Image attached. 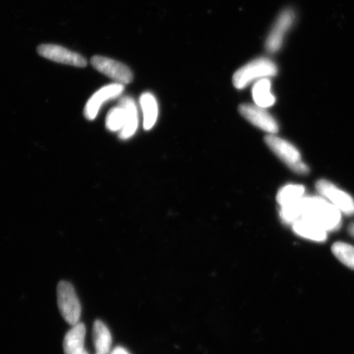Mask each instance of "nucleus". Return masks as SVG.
<instances>
[{
	"label": "nucleus",
	"instance_id": "f257e3e1",
	"mask_svg": "<svg viewBox=\"0 0 354 354\" xmlns=\"http://www.w3.org/2000/svg\"><path fill=\"white\" fill-rule=\"evenodd\" d=\"M299 209L300 219L312 221L326 232L337 231L342 227V212L321 196H304L299 201Z\"/></svg>",
	"mask_w": 354,
	"mask_h": 354
},
{
	"label": "nucleus",
	"instance_id": "f03ea898",
	"mask_svg": "<svg viewBox=\"0 0 354 354\" xmlns=\"http://www.w3.org/2000/svg\"><path fill=\"white\" fill-rule=\"evenodd\" d=\"M277 66L272 60L267 57H260L250 62L234 74L233 84L234 87L242 90L252 82H258L261 79L275 77L277 74Z\"/></svg>",
	"mask_w": 354,
	"mask_h": 354
},
{
	"label": "nucleus",
	"instance_id": "7ed1b4c3",
	"mask_svg": "<svg viewBox=\"0 0 354 354\" xmlns=\"http://www.w3.org/2000/svg\"><path fill=\"white\" fill-rule=\"evenodd\" d=\"M265 142L272 151L281 159L283 162L293 170L296 174L305 175L309 172L308 167L305 165L301 158V154L295 147L284 139L276 135H268L266 136Z\"/></svg>",
	"mask_w": 354,
	"mask_h": 354
},
{
	"label": "nucleus",
	"instance_id": "20e7f679",
	"mask_svg": "<svg viewBox=\"0 0 354 354\" xmlns=\"http://www.w3.org/2000/svg\"><path fill=\"white\" fill-rule=\"evenodd\" d=\"M57 299L64 320L72 326L77 324L82 315V306L74 287L68 281L59 282L57 288Z\"/></svg>",
	"mask_w": 354,
	"mask_h": 354
},
{
	"label": "nucleus",
	"instance_id": "39448f33",
	"mask_svg": "<svg viewBox=\"0 0 354 354\" xmlns=\"http://www.w3.org/2000/svg\"><path fill=\"white\" fill-rule=\"evenodd\" d=\"M316 188L320 196L342 212V214L346 216L354 214V199L348 193L326 180H318Z\"/></svg>",
	"mask_w": 354,
	"mask_h": 354
},
{
	"label": "nucleus",
	"instance_id": "423d86ee",
	"mask_svg": "<svg viewBox=\"0 0 354 354\" xmlns=\"http://www.w3.org/2000/svg\"><path fill=\"white\" fill-rule=\"evenodd\" d=\"M91 64L98 72L113 79L115 82L121 83L125 86L133 81L131 69L120 62L107 57L96 55L92 57Z\"/></svg>",
	"mask_w": 354,
	"mask_h": 354
},
{
	"label": "nucleus",
	"instance_id": "0eeeda50",
	"mask_svg": "<svg viewBox=\"0 0 354 354\" xmlns=\"http://www.w3.org/2000/svg\"><path fill=\"white\" fill-rule=\"evenodd\" d=\"M124 90H125V86L118 82L109 84V85L100 88L91 97L86 104L85 110H84L86 118L90 121L95 120L104 104L120 97Z\"/></svg>",
	"mask_w": 354,
	"mask_h": 354
},
{
	"label": "nucleus",
	"instance_id": "6e6552de",
	"mask_svg": "<svg viewBox=\"0 0 354 354\" xmlns=\"http://www.w3.org/2000/svg\"><path fill=\"white\" fill-rule=\"evenodd\" d=\"M239 112L248 122L259 127V129L269 133V135H276L279 131L275 118L266 109L256 104H245L239 107Z\"/></svg>",
	"mask_w": 354,
	"mask_h": 354
},
{
	"label": "nucleus",
	"instance_id": "1a4fd4ad",
	"mask_svg": "<svg viewBox=\"0 0 354 354\" xmlns=\"http://www.w3.org/2000/svg\"><path fill=\"white\" fill-rule=\"evenodd\" d=\"M37 51L39 55L56 63L77 66V68H85L87 66L85 57L57 44H41L38 47Z\"/></svg>",
	"mask_w": 354,
	"mask_h": 354
},
{
	"label": "nucleus",
	"instance_id": "9d476101",
	"mask_svg": "<svg viewBox=\"0 0 354 354\" xmlns=\"http://www.w3.org/2000/svg\"><path fill=\"white\" fill-rule=\"evenodd\" d=\"M294 19L295 13L290 10L281 13L266 41V48L268 52L276 53L280 50L287 30L293 24Z\"/></svg>",
	"mask_w": 354,
	"mask_h": 354
},
{
	"label": "nucleus",
	"instance_id": "9b49d317",
	"mask_svg": "<svg viewBox=\"0 0 354 354\" xmlns=\"http://www.w3.org/2000/svg\"><path fill=\"white\" fill-rule=\"evenodd\" d=\"M119 105L125 112V125L122 131L119 133L122 140H128L134 136L139 127V113L134 99L130 96H125L119 102Z\"/></svg>",
	"mask_w": 354,
	"mask_h": 354
},
{
	"label": "nucleus",
	"instance_id": "f8f14e48",
	"mask_svg": "<svg viewBox=\"0 0 354 354\" xmlns=\"http://www.w3.org/2000/svg\"><path fill=\"white\" fill-rule=\"evenodd\" d=\"M86 335V326L78 322L73 326L64 340V351L65 354H81L85 351V339Z\"/></svg>",
	"mask_w": 354,
	"mask_h": 354
},
{
	"label": "nucleus",
	"instance_id": "ddd939ff",
	"mask_svg": "<svg viewBox=\"0 0 354 354\" xmlns=\"http://www.w3.org/2000/svg\"><path fill=\"white\" fill-rule=\"evenodd\" d=\"M292 228L298 236L308 239V240L324 242L327 239V232L320 225L313 221L301 218L292 225Z\"/></svg>",
	"mask_w": 354,
	"mask_h": 354
},
{
	"label": "nucleus",
	"instance_id": "4468645a",
	"mask_svg": "<svg viewBox=\"0 0 354 354\" xmlns=\"http://www.w3.org/2000/svg\"><path fill=\"white\" fill-rule=\"evenodd\" d=\"M140 104L143 114V127L145 131L153 129L158 118V104L152 93H144L140 96Z\"/></svg>",
	"mask_w": 354,
	"mask_h": 354
},
{
	"label": "nucleus",
	"instance_id": "2eb2a0df",
	"mask_svg": "<svg viewBox=\"0 0 354 354\" xmlns=\"http://www.w3.org/2000/svg\"><path fill=\"white\" fill-rule=\"evenodd\" d=\"M271 88L272 83L268 78L261 79L256 82L252 91L256 105L267 109L275 104L276 98L272 95Z\"/></svg>",
	"mask_w": 354,
	"mask_h": 354
},
{
	"label": "nucleus",
	"instance_id": "dca6fc26",
	"mask_svg": "<svg viewBox=\"0 0 354 354\" xmlns=\"http://www.w3.org/2000/svg\"><path fill=\"white\" fill-rule=\"evenodd\" d=\"M93 339L97 354H109L112 346V335L103 322L97 320L93 328Z\"/></svg>",
	"mask_w": 354,
	"mask_h": 354
},
{
	"label": "nucleus",
	"instance_id": "f3484780",
	"mask_svg": "<svg viewBox=\"0 0 354 354\" xmlns=\"http://www.w3.org/2000/svg\"><path fill=\"white\" fill-rule=\"evenodd\" d=\"M304 196L305 188L302 185H288L278 192L277 201L282 207L298 202Z\"/></svg>",
	"mask_w": 354,
	"mask_h": 354
},
{
	"label": "nucleus",
	"instance_id": "a211bd4d",
	"mask_svg": "<svg viewBox=\"0 0 354 354\" xmlns=\"http://www.w3.org/2000/svg\"><path fill=\"white\" fill-rule=\"evenodd\" d=\"M331 250L340 262L354 270V246L344 242H336L332 245Z\"/></svg>",
	"mask_w": 354,
	"mask_h": 354
},
{
	"label": "nucleus",
	"instance_id": "6ab92c4d",
	"mask_svg": "<svg viewBox=\"0 0 354 354\" xmlns=\"http://www.w3.org/2000/svg\"><path fill=\"white\" fill-rule=\"evenodd\" d=\"M125 125V112L120 105L111 109L106 118V127L109 131L120 133Z\"/></svg>",
	"mask_w": 354,
	"mask_h": 354
},
{
	"label": "nucleus",
	"instance_id": "aec40b11",
	"mask_svg": "<svg viewBox=\"0 0 354 354\" xmlns=\"http://www.w3.org/2000/svg\"><path fill=\"white\" fill-rule=\"evenodd\" d=\"M111 354H130L127 349L122 347H117L114 348Z\"/></svg>",
	"mask_w": 354,
	"mask_h": 354
},
{
	"label": "nucleus",
	"instance_id": "412c9836",
	"mask_svg": "<svg viewBox=\"0 0 354 354\" xmlns=\"http://www.w3.org/2000/svg\"><path fill=\"white\" fill-rule=\"evenodd\" d=\"M348 233L351 234V236L354 238V223H352L351 225H349Z\"/></svg>",
	"mask_w": 354,
	"mask_h": 354
},
{
	"label": "nucleus",
	"instance_id": "4be33fe9",
	"mask_svg": "<svg viewBox=\"0 0 354 354\" xmlns=\"http://www.w3.org/2000/svg\"><path fill=\"white\" fill-rule=\"evenodd\" d=\"M81 354H88V352L86 351H84Z\"/></svg>",
	"mask_w": 354,
	"mask_h": 354
},
{
	"label": "nucleus",
	"instance_id": "5701e85b",
	"mask_svg": "<svg viewBox=\"0 0 354 354\" xmlns=\"http://www.w3.org/2000/svg\"><path fill=\"white\" fill-rule=\"evenodd\" d=\"M97 354V353H96Z\"/></svg>",
	"mask_w": 354,
	"mask_h": 354
}]
</instances>
